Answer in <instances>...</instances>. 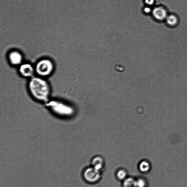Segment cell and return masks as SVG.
Segmentation results:
<instances>
[{"label":"cell","instance_id":"6da1fadb","mask_svg":"<svg viewBox=\"0 0 187 187\" xmlns=\"http://www.w3.org/2000/svg\"><path fill=\"white\" fill-rule=\"evenodd\" d=\"M29 92L36 100L47 103L49 101L50 88L49 84L41 77H32L28 83Z\"/></svg>","mask_w":187,"mask_h":187},{"label":"cell","instance_id":"7a4b0ae2","mask_svg":"<svg viewBox=\"0 0 187 187\" xmlns=\"http://www.w3.org/2000/svg\"><path fill=\"white\" fill-rule=\"evenodd\" d=\"M47 106L53 112L58 116H70L73 113L72 107L61 101L52 100L46 103Z\"/></svg>","mask_w":187,"mask_h":187},{"label":"cell","instance_id":"3957f363","mask_svg":"<svg viewBox=\"0 0 187 187\" xmlns=\"http://www.w3.org/2000/svg\"><path fill=\"white\" fill-rule=\"evenodd\" d=\"M54 70V65L51 61L48 59L40 60L36 64L35 71L41 77H46L51 74Z\"/></svg>","mask_w":187,"mask_h":187},{"label":"cell","instance_id":"277c9868","mask_svg":"<svg viewBox=\"0 0 187 187\" xmlns=\"http://www.w3.org/2000/svg\"><path fill=\"white\" fill-rule=\"evenodd\" d=\"M83 177L88 182L93 183L97 182L100 178V171L94 167L86 169L83 173Z\"/></svg>","mask_w":187,"mask_h":187},{"label":"cell","instance_id":"5b68a950","mask_svg":"<svg viewBox=\"0 0 187 187\" xmlns=\"http://www.w3.org/2000/svg\"><path fill=\"white\" fill-rule=\"evenodd\" d=\"M19 72L21 75L25 78L32 77L34 73V70L30 64H22L19 67Z\"/></svg>","mask_w":187,"mask_h":187},{"label":"cell","instance_id":"8992f818","mask_svg":"<svg viewBox=\"0 0 187 187\" xmlns=\"http://www.w3.org/2000/svg\"><path fill=\"white\" fill-rule=\"evenodd\" d=\"M9 58L10 62L13 65H18L22 61V54L17 51L11 52L9 54Z\"/></svg>","mask_w":187,"mask_h":187},{"label":"cell","instance_id":"52a82bcc","mask_svg":"<svg viewBox=\"0 0 187 187\" xmlns=\"http://www.w3.org/2000/svg\"><path fill=\"white\" fill-rule=\"evenodd\" d=\"M153 15L156 19L162 21L167 18V12L165 8L161 7H157L153 10Z\"/></svg>","mask_w":187,"mask_h":187},{"label":"cell","instance_id":"ba28073f","mask_svg":"<svg viewBox=\"0 0 187 187\" xmlns=\"http://www.w3.org/2000/svg\"><path fill=\"white\" fill-rule=\"evenodd\" d=\"M104 161L102 157H97L94 158L92 161L93 167L100 171L104 166Z\"/></svg>","mask_w":187,"mask_h":187},{"label":"cell","instance_id":"9c48e42d","mask_svg":"<svg viewBox=\"0 0 187 187\" xmlns=\"http://www.w3.org/2000/svg\"><path fill=\"white\" fill-rule=\"evenodd\" d=\"M167 24L171 26H175L178 22V19L176 16L174 15H171L166 18Z\"/></svg>","mask_w":187,"mask_h":187},{"label":"cell","instance_id":"30bf717a","mask_svg":"<svg viewBox=\"0 0 187 187\" xmlns=\"http://www.w3.org/2000/svg\"><path fill=\"white\" fill-rule=\"evenodd\" d=\"M149 164L147 161H143L140 163L139 165V168L140 171L142 172H147L150 169Z\"/></svg>","mask_w":187,"mask_h":187},{"label":"cell","instance_id":"8fae6325","mask_svg":"<svg viewBox=\"0 0 187 187\" xmlns=\"http://www.w3.org/2000/svg\"><path fill=\"white\" fill-rule=\"evenodd\" d=\"M136 180L132 178H126L123 182L124 187H135Z\"/></svg>","mask_w":187,"mask_h":187},{"label":"cell","instance_id":"7c38bea8","mask_svg":"<svg viewBox=\"0 0 187 187\" xmlns=\"http://www.w3.org/2000/svg\"><path fill=\"white\" fill-rule=\"evenodd\" d=\"M126 176H127V173L123 169H120L117 173V177L120 180H124L126 178Z\"/></svg>","mask_w":187,"mask_h":187},{"label":"cell","instance_id":"4fadbf2b","mask_svg":"<svg viewBox=\"0 0 187 187\" xmlns=\"http://www.w3.org/2000/svg\"><path fill=\"white\" fill-rule=\"evenodd\" d=\"M145 182L143 179H139L136 180L135 187H145Z\"/></svg>","mask_w":187,"mask_h":187},{"label":"cell","instance_id":"5bb4252c","mask_svg":"<svg viewBox=\"0 0 187 187\" xmlns=\"http://www.w3.org/2000/svg\"><path fill=\"white\" fill-rule=\"evenodd\" d=\"M145 2L149 5H152L154 2V0H145Z\"/></svg>","mask_w":187,"mask_h":187},{"label":"cell","instance_id":"9a60e30c","mask_svg":"<svg viewBox=\"0 0 187 187\" xmlns=\"http://www.w3.org/2000/svg\"><path fill=\"white\" fill-rule=\"evenodd\" d=\"M151 11V9L149 8H146L145 9V11L146 13H149Z\"/></svg>","mask_w":187,"mask_h":187}]
</instances>
